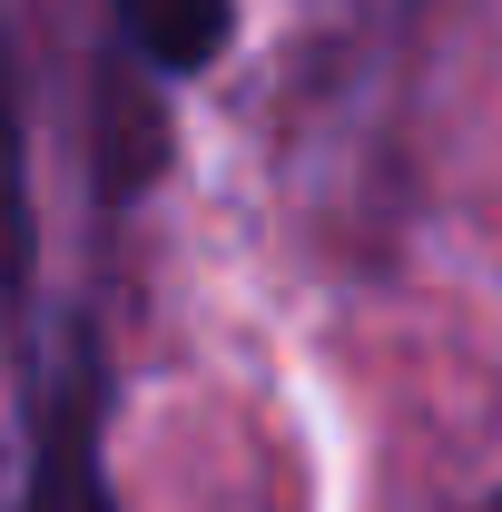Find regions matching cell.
<instances>
[{
  "instance_id": "obj_3",
  "label": "cell",
  "mask_w": 502,
  "mask_h": 512,
  "mask_svg": "<svg viewBox=\"0 0 502 512\" xmlns=\"http://www.w3.org/2000/svg\"><path fill=\"white\" fill-rule=\"evenodd\" d=\"M473 512H502V493H493V503H473Z\"/></svg>"
},
{
  "instance_id": "obj_2",
  "label": "cell",
  "mask_w": 502,
  "mask_h": 512,
  "mask_svg": "<svg viewBox=\"0 0 502 512\" xmlns=\"http://www.w3.org/2000/svg\"><path fill=\"white\" fill-rule=\"evenodd\" d=\"M30 138H20V79L0 40V286H30Z\"/></svg>"
},
{
  "instance_id": "obj_1",
  "label": "cell",
  "mask_w": 502,
  "mask_h": 512,
  "mask_svg": "<svg viewBox=\"0 0 502 512\" xmlns=\"http://www.w3.org/2000/svg\"><path fill=\"white\" fill-rule=\"evenodd\" d=\"M109 10L128 60H148L158 79H207L237 40V0H109Z\"/></svg>"
}]
</instances>
